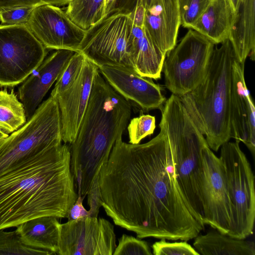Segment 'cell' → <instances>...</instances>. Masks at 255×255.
<instances>
[{
	"label": "cell",
	"mask_w": 255,
	"mask_h": 255,
	"mask_svg": "<svg viewBox=\"0 0 255 255\" xmlns=\"http://www.w3.org/2000/svg\"><path fill=\"white\" fill-rule=\"evenodd\" d=\"M142 144L118 139L102 166V204L114 224L137 238L188 241L205 229L178 183L165 130Z\"/></svg>",
	"instance_id": "obj_1"
},
{
	"label": "cell",
	"mask_w": 255,
	"mask_h": 255,
	"mask_svg": "<svg viewBox=\"0 0 255 255\" xmlns=\"http://www.w3.org/2000/svg\"><path fill=\"white\" fill-rule=\"evenodd\" d=\"M70 148L60 144L0 177V230L42 216L67 218L78 194Z\"/></svg>",
	"instance_id": "obj_2"
},
{
	"label": "cell",
	"mask_w": 255,
	"mask_h": 255,
	"mask_svg": "<svg viewBox=\"0 0 255 255\" xmlns=\"http://www.w3.org/2000/svg\"><path fill=\"white\" fill-rule=\"evenodd\" d=\"M130 102L119 94L98 71L89 103L70 148V167L78 196H87L131 116Z\"/></svg>",
	"instance_id": "obj_3"
},
{
	"label": "cell",
	"mask_w": 255,
	"mask_h": 255,
	"mask_svg": "<svg viewBox=\"0 0 255 255\" xmlns=\"http://www.w3.org/2000/svg\"><path fill=\"white\" fill-rule=\"evenodd\" d=\"M235 55L229 38L214 48L206 74L189 93L179 97L188 114L217 151L231 138L230 100L232 64Z\"/></svg>",
	"instance_id": "obj_4"
},
{
	"label": "cell",
	"mask_w": 255,
	"mask_h": 255,
	"mask_svg": "<svg viewBox=\"0 0 255 255\" xmlns=\"http://www.w3.org/2000/svg\"><path fill=\"white\" fill-rule=\"evenodd\" d=\"M161 111L159 126L166 132L175 161L178 183L188 203L202 218V150L208 145L206 140L178 96L171 94Z\"/></svg>",
	"instance_id": "obj_5"
},
{
	"label": "cell",
	"mask_w": 255,
	"mask_h": 255,
	"mask_svg": "<svg viewBox=\"0 0 255 255\" xmlns=\"http://www.w3.org/2000/svg\"><path fill=\"white\" fill-rule=\"evenodd\" d=\"M62 141L57 100L50 96L24 125L0 141V177L34 160Z\"/></svg>",
	"instance_id": "obj_6"
},
{
	"label": "cell",
	"mask_w": 255,
	"mask_h": 255,
	"mask_svg": "<svg viewBox=\"0 0 255 255\" xmlns=\"http://www.w3.org/2000/svg\"><path fill=\"white\" fill-rule=\"evenodd\" d=\"M232 204L233 224L227 235L245 239L253 235L255 219V176L250 162L239 142L227 141L221 146Z\"/></svg>",
	"instance_id": "obj_7"
},
{
	"label": "cell",
	"mask_w": 255,
	"mask_h": 255,
	"mask_svg": "<svg viewBox=\"0 0 255 255\" xmlns=\"http://www.w3.org/2000/svg\"><path fill=\"white\" fill-rule=\"evenodd\" d=\"M215 44L189 29L179 44L169 51L162 68L165 87L178 97L195 88L204 79Z\"/></svg>",
	"instance_id": "obj_8"
},
{
	"label": "cell",
	"mask_w": 255,
	"mask_h": 255,
	"mask_svg": "<svg viewBox=\"0 0 255 255\" xmlns=\"http://www.w3.org/2000/svg\"><path fill=\"white\" fill-rule=\"evenodd\" d=\"M46 54L26 24L0 25V86L12 87L23 82Z\"/></svg>",
	"instance_id": "obj_9"
},
{
	"label": "cell",
	"mask_w": 255,
	"mask_h": 255,
	"mask_svg": "<svg viewBox=\"0 0 255 255\" xmlns=\"http://www.w3.org/2000/svg\"><path fill=\"white\" fill-rule=\"evenodd\" d=\"M132 25L128 15L109 14L86 30L79 52L97 66H122L134 71L129 44Z\"/></svg>",
	"instance_id": "obj_10"
},
{
	"label": "cell",
	"mask_w": 255,
	"mask_h": 255,
	"mask_svg": "<svg viewBox=\"0 0 255 255\" xmlns=\"http://www.w3.org/2000/svg\"><path fill=\"white\" fill-rule=\"evenodd\" d=\"M201 196L203 221L223 234L232 226L231 199L227 188L223 164L208 145L202 150Z\"/></svg>",
	"instance_id": "obj_11"
},
{
	"label": "cell",
	"mask_w": 255,
	"mask_h": 255,
	"mask_svg": "<svg viewBox=\"0 0 255 255\" xmlns=\"http://www.w3.org/2000/svg\"><path fill=\"white\" fill-rule=\"evenodd\" d=\"M116 246L114 226L104 218L87 217L60 224L58 255H112Z\"/></svg>",
	"instance_id": "obj_12"
},
{
	"label": "cell",
	"mask_w": 255,
	"mask_h": 255,
	"mask_svg": "<svg viewBox=\"0 0 255 255\" xmlns=\"http://www.w3.org/2000/svg\"><path fill=\"white\" fill-rule=\"evenodd\" d=\"M26 25L46 49L79 52L86 32L66 11L50 4L35 7Z\"/></svg>",
	"instance_id": "obj_13"
},
{
	"label": "cell",
	"mask_w": 255,
	"mask_h": 255,
	"mask_svg": "<svg viewBox=\"0 0 255 255\" xmlns=\"http://www.w3.org/2000/svg\"><path fill=\"white\" fill-rule=\"evenodd\" d=\"M98 66L86 57L81 71L72 85L55 97L59 109L61 136L64 143L75 140L86 112Z\"/></svg>",
	"instance_id": "obj_14"
},
{
	"label": "cell",
	"mask_w": 255,
	"mask_h": 255,
	"mask_svg": "<svg viewBox=\"0 0 255 255\" xmlns=\"http://www.w3.org/2000/svg\"><path fill=\"white\" fill-rule=\"evenodd\" d=\"M98 69L114 90L142 110L162 108L165 98L160 86L152 79L122 66L103 65L98 66Z\"/></svg>",
	"instance_id": "obj_15"
},
{
	"label": "cell",
	"mask_w": 255,
	"mask_h": 255,
	"mask_svg": "<svg viewBox=\"0 0 255 255\" xmlns=\"http://www.w3.org/2000/svg\"><path fill=\"white\" fill-rule=\"evenodd\" d=\"M245 64L235 58L232 64L230 100L231 138L255 153V108L245 80Z\"/></svg>",
	"instance_id": "obj_16"
},
{
	"label": "cell",
	"mask_w": 255,
	"mask_h": 255,
	"mask_svg": "<svg viewBox=\"0 0 255 255\" xmlns=\"http://www.w3.org/2000/svg\"><path fill=\"white\" fill-rule=\"evenodd\" d=\"M75 51L60 49L44 59L18 88L17 96L27 120L34 114Z\"/></svg>",
	"instance_id": "obj_17"
},
{
	"label": "cell",
	"mask_w": 255,
	"mask_h": 255,
	"mask_svg": "<svg viewBox=\"0 0 255 255\" xmlns=\"http://www.w3.org/2000/svg\"><path fill=\"white\" fill-rule=\"evenodd\" d=\"M180 18L177 0H151L146 8L143 27L164 54L176 45Z\"/></svg>",
	"instance_id": "obj_18"
},
{
	"label": "cell",
	"mask_w": 255,
	"mask_h": 255,
	"mask_svg": "<svg viewBox=\"0 0 255 255\" xmlns=\"http://www.w3.org/2000/svg\"><path fill=\"white\" fill-rule=\"evenodd\" d=\"M129 44L134 71L143 77L160 79L166 55L153 43L143 27L132 25Z\"/></svg>",
	"instance_id": "obj_19"
},
{
	"label": "cell",
	"mask_w": 255,
	"mask_h": 255,
	"mask_svg": "<svg viewBox=\"0 0 255 255\" xmlns=\"http://www.w3.org/2000/svg\"><path fill=\"white\" fill-rule=\"evenodd\" d=\"M255 0H240L236 11L229 39L236 59L245 64L249 57L255 60Z\"/></svg>",
	"instance_id": "obj_20"
},
{
	"label": "cell",
	"mask_w": 255,
	"mask_h": 255,
	"mask_svg": "<svg viewBox=\"0 0 255 255\" xmlns=\"http://www.w3.org/2000/svg\"><path fill=\"white\" fill-rule=\"evenodd\" d=\"M236 11L229 0H212L191 29L214 44L229 38Z\"/></svg>",
	"instance_id": "obj_21"
},
{
	"label": "cell",
	"mask_w": 255,
	"mask_h": 255,
	"mask_svg": "<svg viewBox=\"0 0 255 255\" xmlns=\"http://www.w3.org/2000/svg\"><path fill=\"white\" fill-rule=\"evenodd\" d=\"M54 216H42L17 226L16 232L27 245L45 249L57 254L60 223Z\"/></svg>",
	"instance_id": "obj_22"
},
{
	"label": "cell",
	"mask_w": 255,
	"mask_h": 255,
	"mask_svg": "<svg viewBox=\"0 0 255 255\" xmlns=\"http://www.w3.org/2000/svg\"><path fill=\"white\" fill-rule=\"evenodd\" d=\"M213 229L194 238L193 247L200 255H255L253 241L234 238Z\"/></svg>",
	"instance_id": "obj_23"
},
{
	"label": "cell",
	"mask_w": 255,
	"mask_h": 255,
	"mask_svg": "<svg viewBox=\"0 0 255 255\" xmlns=\"http://www.w3.org/2000/svg\"><path fill=\"white\" fill-rule=\"evenodd\" d=\"M113 0H71L66 12L78 26L87 30L108 14Z\"/></svg>",
	"instance_id": "obj_24"
},
{
	"label": "cell",
	"mask_w": 255,
	"mask_h": 255,
	"mask_svg": "<svg viewBox=\"0 0 255 255\" xmlns=\"http://www.w3.org/2000/svg\"><path fill=\"white\" fill-rule=\"evenodd\" d=\"M23 106L13 90H0V130L8 134L26 122Z\"/></svg>",
	"instance_id": "obj_25"
},
{
	"label": "cell",
	"mask_w": 255,
	"mask_h": 255,
	"mask_svg": "<svg viewBox=\"0 0 255 255\" xmlns=\"http://www.w3.org/2000/svg\"><path fill=\"white\" fill-rule=\"evenodd\" d=\"M51 255L48 250L26 245L16 230L11 232L0 230V255Z\"/></svg>",
	"instance_id": "obj_26"
},
{
	"label": "cell",
	"mask_w": 255,
	"mask_h": 255,
	"mask_svg": "<svg viewBox=\"0 0 255 255\" xmlns=\"http://www.w3.org/2000/svg\"><path fill=\"white\" fill-rule=\"evenodd\" d=\"M85 58L82 53L75 52L57 79L50 96L56 97L72 85L81 71Z\"/></svg>",
	"instance_id": "obj_27"
},
{
	"label": "cell",
	"mask_w": 255,
	"mask_h": 255,
	"mask_svg": "<svg viewBox=\"0 0 255 255\" xmlns=\"http://www.w3.org/2000/svg\"><path fill=\"white\" fill-rule=\"evenodd\" d=\"M212 0H177L180 24L191 29Z\"/></svg>",
	"instance_id": "obj_28"
},
{
	"label": "cell",
	"mask_w": 255,
	"mask_h": 255,
	"mask_svg": "<svg viewBox=\"0 0 255 255\" xmlns=\"http://www.w3.org/2000/svg\"><path fill=\"white\" fill-rule=\"evenodd\" d=\"M155 128L154 116L141 114L132 119L127 126L129 143H139L142 139L151 135Z\"/></svg>",
	"instance_id": "obj_29"
},
{
	"label": "cell",
	"mask_w": 255,
	"mask_h": 255,
	"mask_svg": "<svg viewBox=\"0 0 255 255\" xmlns=\"http://www.w3.org/2000/svg\"><path fill=\"white\" fill-rule=\"evenodd\" d=\"M114 255H151L148 243L143 240L124 234L119 239V244Z\"/></svg>",
	"instance_id": "obj_30"
},
{
	"label": "cell",
	"mask_w": 255,
	"mask_h": 255,
	"mask_svg": "<svg viewBox=\"0 0 255 255\" xmlns=\"http://www.w3.org/2000/svg\"><path fill=\"white\" fill-rule=\"evenodd\" d=\"M187 241L168 242L162 239L152 245L154 255H200Z\"/></svg>",
	"instance_id": "obj_31"
},
{
	"label": "cell",
	"mask_w": 255,
	"mask_h": 255,
	"mask_svg": "<svg viewBox=\"0 0 255 255\" xmlns=\"http://www.w3.org/2000/svg\"><path fill=\"white\" fill-rule=\"evenodd\" d=\"M34 7H16L0 10L2 24H26Z\"/></svg>",
	"instance_id": "obj_32"
},
{
	"label": "cell",
	"mask_w": 255,
	"mask_h": 255,
	"mask_svg": "<svg viewBox=\"0 0 255 255\" xmlns=\"http://www.w3.org/2000/svg\"><path fill=\"white\" fill-rule=\"evenodd\" d=\"M71 0H0V10L16 7H32L50 4L57 6L67 5Z\"/></svg>",
	"instance_id": "obj_33"
},
{
	"label": "cell",
	"mask_w": 255,
	"mask_h": 255,
	"mask_svg": "<svg viewBox=\"0 0 255 255\" xmlns=\"http://www.w3.org/2000/svg\"><path fill=\"white\" fill-rule=\"evenodd\" d=\"M99 176L93 183L87 195L88 196V210L91 217H98L100 208L104 202L99 182Z\"/></svg>",
	"instance_id": "obj_34"
},
{
	"label": "cell",
	"mask_w": 255,
	"mask_h": 255,
	"mask_svg": "<svg viewBox=\"0 0 255 255\" xmlns=\"http://www.w3.org/2000/svg\"><path fill=\"white\" fill-rule=\"evenodd\" d=\"M148 0L150 4L151 0ZM137 1L138 0H113L110 5L109 14L118 13L128 15L134 8Z\"/></svg>",
	"instance_id": "obj_35"
},
{
	"label": "cell",
	"mask_w": 255,
	"mask_h": 255,
	"mask_svg": "<svg viewBox=\"0 0 255 255\" xmlns=\"http://www.w3.org/2000/svg\"><path fill=\"white\" fill-rule=\"evenodd\" d=\"M84 198L78 196L75 202L69 209L67 218L68 220H74L87 217H91L90 212L87 210L83 205Z\"/></svg>",
	"instance_id": "obj_36"
},
{
	"label": "cell",
	"mask_w": 255,
	"mask_h": 255,
	"mask_svg": "<svg viewBox=\"0 0 255 255\" xmlns=\"http://www.w3.org/2000/svg\"><path fill=\"white\" fill-rule=\"evenodd\" d=\"M229 0L231 2L235 11H236L237 9V7L238 6V5H239L240 0Z\"/></svg>",
	"instance_id": "obj_37"
},
{
	"label": "cell",
	"mask_w": 255,
	"mask_h": 255,
	"mask_svg": "<svg viewBox=\"0 0 255 255\" xmlns=\"http://www.w3.org/2000/svg\"><path fill=\"white\" fill-rule=\"evenodd\" d=\"M8 134H7L0 130V141L7 137Z\"/></svg>",
	"instance_id": "obj_38"
}]
</instances>
